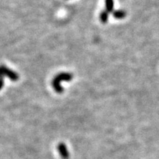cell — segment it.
Returning a JSON list of instances; mask_svg holds the SVG:
<instances>
[{
    "label": "cell",
    "instance_id": "6da1fadb",
    "mask_svg": "<svg viewBox=\"0 0 159 159\" xmlns=\"http://www.w3.org/2000/svg\"><path fill=\"white\" fill-rule=\"evenodd\" d=\"M73 78V75L68 72H61L57 74L52 80V86L57 93H62L63 91V87L61 86V83L62 81H70Z\"/></svg>",
    "mask_w": 159,
    "mask_h": 159
},
{
    "label": "cell",
    "instance_id": "5b68a950",
    "mask_svg": "<svg viewBox=\"0 0 159 159\" xmlns=\"http://www.w3.org/2000/svg\"><path fill=\"white\" fill-rule=\"evenodd\" d=\"M108 17H109V13L106 11H102L99 14V20L101 21V22L103 24H106L108 21Z\"/></svg>",
    "mask_w": 159,
    "mask_h": 159
},
{
    "label": "cell",
    "instance_id": "277c9868",
    "mask_svg": "<svg viewBox=\"0 0 159 159\" xmlns=\"http://www.w3.org/2000/svg\"><path fill=\"white\" fill-rule=\"evenodd\" d=\"M126 11L124 10H116L113 12V16L116 19H122L126 16Z\"/></svg>",
    "mask_w": 159,
    "mask_h": 159
},
{
    "label": "cell",
    "instance_id": "7a4b0ae2",
    "mask_svg": "<svg viewBox=\"0 0 159 159\" xmlns=\"http://www.w3.org/2000/svg\"><path fill=\"white\" fill-rule=\"evenodd\" d=\"M2 77H6L9 78L12 81H17L19 79V75L14 71L11 70L8 67H7L5 65L2 66Z\"/></svg>",
    "mask_w": 159,
    "mask_h": 159
},
{
    "label": "cell",
    "instance_id": "3957f363",
    "mask_svg": "<svg viewBox=\"0 0 159 159\" xmlns=\"http://www.w3.org/2000/svg\"><path fill=\"white\" fill-rule=\"evenodd\" d=\"M105 11L108 13H113L114 11V0H105Z\"/></svg>",
    "mask_w": 159,
    "mask_h": 159
}]
</instances>
